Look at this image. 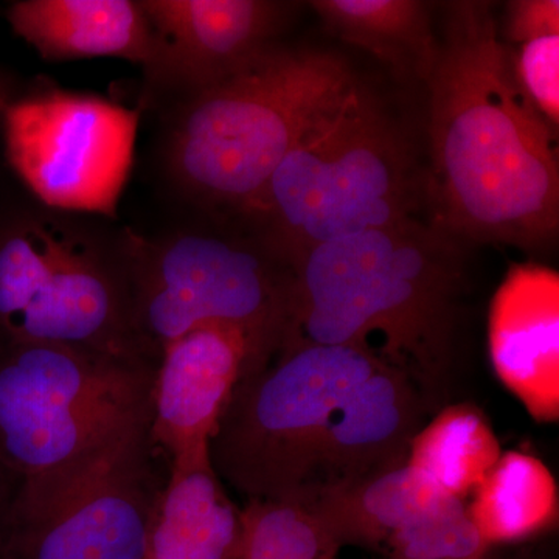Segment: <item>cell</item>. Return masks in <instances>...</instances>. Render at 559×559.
Instances as JSON below:
<instances>
[{"label": "cell", "instance_id": "6da1fadb", "mask_svg": "<svg viewBox=\"0 0 559 559\" xmlns=\"http://www.w3.org/2000/svg\"><path fill=\"white\" fill-rule=\"evenodd\" d=\"M430 197L444 230L538 249L559 227L558 130L522 97L488 2L447 9L428 76Z\"/></svg>", "mask_w": 559, "mask_h": 559}, {"label": "cell", "instance_id": "7a4b0ae2", "mask_svg": "<svg viewBox=\"0 0 559 559\" xmlns=\"http://www.w3.org/2000/svg\"><path fill=\"white\" fill-rule=\"evenodd\" d=\"M283 348L344 345L373 352L441 409L454 359L462 272L454 246L407 218L323 242L288 267ZM282 348V349H283Z\"/></svg>", "mask_w": 559, "mask_h": 559}, {"label": "cell", "instance_id": "3957f363", "mask_svg": "<svg viewBox=\"0 0 559 559\" xmlns=\"http://www.w3.org/2000/svg\"><path fill=\"white\" fill-rule=\"evenodd\" d=\"M355 84L341 58L274 44L171 105L165 171L190 201L249 215L286 154Z\"/></svg>", "mask_w": 559, "mask_h": 559}, {"label": "cell", "instance_id": "277c9868", "mask_svg": "<svg viewBox=\"0 0 559 559\" xmlns=\"http://www.w3.org/2000/svg\"><path fill=\"white\" fill-rule=\"evenodd\" d=\"M90 218L36 202L0 227V349L64 345L142 358L128 230Z\"/></svg>", "mask_w": 559, "mask_h": 559}, {"label": "cell", "instance_id": "5b68a950", "mask_svg": "<svg viewBox=\"0 0 559 559\" xmlns=\"http://www.w3.org/2000/svg\"><path fill=\"white\" fill-rule=\"evenodd\" d=\"M409 205L403 145L355 84L286 154L249 215L288 267L323 242L411 218Z\"/></svg>", "mask_w": 559, "mask_h": 559}, {"label": "cell", "instance_id": "8992f818", "mask_svg": "<svg viewBox=\"0 0 559 559\" xmlns=\"http://www.w3.org/2000/svg\"><path fill=\"white\" fill-rule=\"evenodd\" d=\"M131 330L142 358L205 325L241 331L245 377L270 366L285 345L289 274L266 249L197 230L145 238L128 230ZM242 377V378H245Z\"/></svg>", "mask_w": 559, "mask_h": 559}, {"label": "cell", "instance_id": "52a82bcc", "mask_svg": "<svg viewBox=\"0 0 559 559\" xmlns=\"http://www.w3.org/2000/svg\"><path fill=\"white\" fill-rule=\"evenodd\" d=\"M156 366L64 345L0 349V469L31 479L150 421Z\"/></svg>", "mask_w": 559, "mask_h": 559}, {"label": "cell", "instance_id": "ba28073f", "mask_svg": "<svg viewBox=\"0 0 559 559\" xmlns=\"http://www.w3.org/2000/svg\"><path fill=\"white\" fill-rule=\"evenodd\" d=\"M170 460L150 421L61 468L17 481L0 559H145Z\"/></svg>", "mask_w": 559, "mask_h": 559}, {"label": "cell", "instance_id": "9c48e42d", "mask_svg": "<svg viewBox=\"0 0 559 559\" xmlns=\"http://www.w3.org/2000/svg\"><path fill=\"white\" fill-rule=\"evenodd\" d=\"M382 364L344 345L283 348L235 385L210 441L216 476L248 502L299 499L331 414Z\"/></svg>", "mask_w": 559, "mask_h": 559}, {"label": "cell", "instance_id": "30bf717a", "mask_svg": "<svg viewBox=\"0 0 559 559\" xmlns=\"http://www.w3.org/2000/svg\"><path fill=\"white\" fill-rule=\"evenodd\" d=\"M139 121L138 109L47 84L11 98L0 131L7 160L38 204L116 219Z\"/></svg>", "mask_w": 559, "mask_h": 559}, {"label": "cell", "instance_id": "8fae6325", "mask_svg": "<svg viewBox=\"0 0 559 559\" xmlns=\"http://www.w3.org/2000/svg\"><path fill=\"white\" fill-rule=\"evenodd\" d=\"M153 31L150 100L175 105L274 46L288 5L272 0H142Z\"/></svg>", "mask_w": 559, "mask_h": 559}, {"label": "cell", "instance_id": "7c38bea8", "mask_svg": "<svg viewBox=\"0 0 559 559\" xmlns=\"http://www.w3.org/2000/svg\"><path fill=\"white\" fill-rule=\"evenodd\" d=\"M249 362L248 340L229 326H200L162 349L151 389L150 432L170 468L210 462V441Z\"/></svg>", "mask_w": 559, "mask_h": 559}, {"label": "cell", "instance_id": "4fadbf2b", "mask_svg": "<svg viewBox=\"0 0 559 559\" xmlns=\"http://www.w3.org/2000/svg\"><path fill=\"white\" fill-rule=\"evenodd\" d=\"M430 412L415 382L382 364L331 414L297 500L308 503L404 465Z\"/></svg>", "mask_w": 559, "mask_h": 559}, {"label": "cell", "instance_id": "5bb4252c", "mask_svg": "<svg viewBox=\"0 0 559 559\" xmlns=\"http://www.w3.org/2000/svg\"><path fill=\"white\" fill-rule=\"evenodd\" d=\"M488 347L500 382L539 423L559 418V275L514 264L489 305Z\"/></svg>", "mask_w": 559, "mask_h": 559}, {"label": "cell", "instance_id": "9a60e30c", "mask_svg": "<svg viewBox=\"0 0 559 559\" xmlns=\"http://www.w3.org/2000/svg\"><path fill=\"white\" fill-rule=\"evenodd\" d=\"M7 20L46 61L120 58L145 69L153 57L142 0H20Z\"/></svg>", "mask_w": 559, "mask_h": 559}, {"label": "cell", "instance_id": "2e32d148", "mask_svg": "<svg viewBox=\"0 0 559 559\" xmlns=\"http://www.w3.org/2000/svg\"><path fill=\"white\" fill-rule=\"evenodd\" d=\"M241 509L212 462L170 468L146 543L145 559H238Z\"/></svg>", "mask_w": 559, "mask_h": 559}, {"label": "cell", "instance_id": "e0dca14e", "mask_svg": "<svg viewBox=\"0 0 559 559\" xmlns=\"http://www.w3.org/2000/svg\"><path fill=\"white\" fill-rule=\"evenodd\" d=\"M447 498L406 462L305 506L318 514L341 547H384L390 536Z\"/></svg>", "mask_w": 559, "mask_h": 559}, {"label": "cell", "instance_id": "ac0fdd59", "mask_svg": "<svg viewBox=\"0 0 559 559\" xmlns=\"http://www.w3.org/2000/svg\"><path fill=\"white\" fill-rule=\"evenodd\" d=\"M326 27L370 51L406 76L428 80L439 44L430 31L428 3L418 0H316Z\"/></svg>", "mask_w": 559, "mask_h": 559}, {"label": "cell", "instance_id": "d6986e66", "mask_svg": "<svg viewBox=\"0 0 559 559\" xmlns=\"http://www.w3.org/2000/svg\"><path fill=\"white\" fill-rule=\"evenodd\" d=\"M471 496V520L489 547L530 538L558 521L557 480L543 460L525 452H502Z\"/></svg>", "mask_w": 559, "mask_h": 559}, {"label": "cell", "instance_id": "ffe728a7", "mask_svg": "<svg viewBox=\"0 0 559 559\" xmlns=\"http://www.w3.org/2000/svg\"><path fill=\"white\" fill-rule=\"evenodd\" d=\"M502 455L500 441L474 404H450L412 440L407 465L448 498L466 500Z\"/></svg>", "mask_w": 559, "mask_h": 559}, {"label": "cell", "instance_id": "44dd1931", "mask_svg": "<svg viewBox=\"0 0 559 559\" xmlns=\"http://www.w3.org/2000/svg\"><path fill=\"white\" fill-rule=\"evenodd\" d=\"M238 559H337L341 546L299 500H249Z\"/></svg>", "mask_w": 559, "mask_h": 559}, {"label": "cell", "instance_id": "7402d4cb", "mask_svg": "<svg viewBox=\"0 0 559 559\" xmlns=\"http://www.w3.org/2000/svg\"><path fill=\"white\" fill-rule=\"evenodd\" d=\"M384 549L396 559H485L489 546L466 500L447 498L390 536Z\"/></svg>", "mask_w": 559, "mask_h": 559}, {"label": "cell", "instance_id": "603a6c76", "mask_svg": "<svg viewBox=\"0 0 559 559\" xmlns=\"http://www.w3.org/2000/svg\"><path fill=\"white\" fill-rule=\"evenodd\" d=\"M510 55L511 72L522 97L550 127L559 124V35L522 40Z\"/></svg>", "mask_w": 559, "mask_h": 559}, {"label": "cell", "instance_id": "cb8c5ba5", "mask_svg": "<svg viewBox=\"0 0 559 559\" xmlns=\"http://www.w3.org/2000/svg\"><path fill=\"white\" fill-rule=\"evenodd\" d=\"M507 38L510 43L559 35L558 0H516L507 9Z\"/></svg>", "mask_w": 559, "mask_h": 559}, {"label": "cell", "instance_id": "d4e9b609", "mask_svg": "<svg viewBox=\"0 0 559 559\" xmlns=\"http://www.w3.org/2000/svg\"><path fill=\"white\" fill-rule=\"evenodd\" d=\"M11 98H13V95L10 94L9 87H7V84L0 80V116H2L3 110H5Z\"/></svg>", "mask_w": 559, "mask_h": 559}, {"label": "cell", "instance_id": "484cf974", "mask_svg": "<svg viewBox=\"0 0 559 559\" xmlns=\"http://www.w3.org/2000/svg\"><path fill=\"white\" fill-rule=\"evenodd\" d=\"M9 506V503H7ZM7 506L0 503V540H2L3 518H5Z\"/></svg>", "mask_w": 559, "mask_h": 559}, {"label": "cell", "instance_id": "4316f807", "mask_svg": "<svg viewBox=\"0 0 559 559\" xmlns=\"http://www.w3.org/2000/svg\"><path fill=\"white\" fill-rule=\"evenodd\" d=\"M385 559H396V558H385Z\"/></svg>", "mask_w": 559, "mask_h": 559}, {"label": "cell", "instance_id": "83f0119b", "mask_svg": "<svg viewBox=\"0 0 559 559\" xmlns=\"http://www.w3.org/2000/svg\"><path fill=\"white\" fill-rule=\"evenodd\" d=\"M0 119H2V116H0Z\"/></svg>", "mask_w": 559, "mask_h": 559}]
</instances>
